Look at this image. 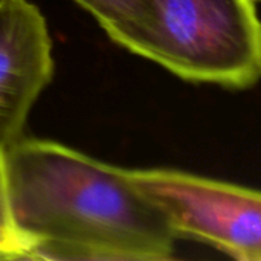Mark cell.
<instances>
[{
	"label": "cell",
	"mask_w": 261,
	"mask_h": 261,
	"mask_svg": "<svg viewBox=\"0 0 261 261\" xmlns=\"http://www.w3.org/2000/svg\"><path fill=\"white\" fill-rule=\"evenodd\" d=\"M52 75V40L41 11L29 0H0V153L21 139Z\"/></svg>",
	"instance_id": "obj_4"
},
{
	"label": "cell",
	"mask_w": 261,
	"mask_h": 261,
	"mask_svg": "<svg viewBox=\"0 0 261 261\" xmlns=\"http://www.w3.org/2000/svg\"><path fill=\"white\" fill-rule=\"evenodd\" d=\"M119 46L188 83L246 90L261 81L257 0H144L141 26Z\"/></svg>",
	"instance_id": "obj_2"
},
{
	"label": "cell",
	"mask_w": 261,
	"mask_h": 261,
	"mask_svg": "<svg viewBox=\"0 0 261 261\" xmlns=\"http://www.w3.org/2000/svg\"><path fill=\"white\" fill-rule=\"evenodd\" d=\"M34 242L15 222L9 197L5 153H0V260H32Z\"/></svg>",
	"instance_id": "obj_6"
},
{
	"label": "cell",
	"mask_w": 261,
	"mask_h": 261,
	"mask_svg": "<svg viewBox=\"0 0 261 261\" xmlns=\"http://www.w3.org/2000/svg\"><path fill=\"white\" fill-rule=\"evenodd\" d=\"M5 167L15 222L34 242L32 260L174 257L176 232L127 168L23 138L5 151Z\"/></svg>",
	"instance_id": "obj_1"
},
{
	"label": "cell",
	"mask_w": 261,
	"mask_h": 261,
	"mask_svg": "<svg viewBox=\"0 0 261 261\" xmlns=\"http://www.w3.org/2000/svg\"><path fill=\"white\" fill-rule=\"evenodd\" d=\"M258 2H260V5H261V0H258Z\"/></svg>",
	"instance_id": "obj_7"
},
{
	"label": "cell",
	"mask_w": 261,
	"mask_h": 261,
	"mask_svg": "<svg viewBox=\"0 0 261 261\" xmlns=\"http://www.w3.org/2000/svg\"><path fill=\"white\" fill-rule=\"evenodd\" d=\"M101 24L106 34L119 44L144 20V0H73Z\"/></svg>",
	"instance_id": "obj_5"
},
{
	"label": "cell",
	"mask_w": 261,
	"mask_h": 261,
	"mask_svg": "<svg viewBox=\"0 0 261 261\" xmlns=\"http://www.w3.org/2000/svg\"><path fill=\"white\" fill-rule=\"evenodd\" d=\"M127 173L177 239L200 242L236 260L261 261V191L171 168Z\"/></svg>",
	"instance_id": "obj_3"
}]
</instances>
